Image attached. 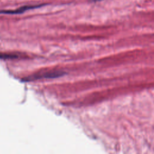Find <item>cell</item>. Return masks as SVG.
Wrapping results in <instances>:
<instances>
[{"label": "cell", "instance_id": "cell-1", "mask_svg": "<svg viewBox=\"0 0 154 154\" xmlns=\"http://www.w3.org/2000/svg\"><path fill=\"white\" fill-rule=\"evenodd\" d=\"M64 75V73L61 71H56V72H44L42 74H35L32 76H28L26 81H33L35 79H42V78H57L59 76H61Z\"/></svg>", "mask_w": 154, "mask_h": 154}, {"label": "cell", "instance_id": "cell-2", "mask_svg": "<svg viewBox=\"0 0 154 154\" xmlns=\"http://www.w3.org/2000/svg\"><path fill=\"white\" fill-rule=\"evenodd\" d=\"M43 5H45V4L35 5H25V6L21 7L19 8H17L14 10H0V13L1 14H20L25 12L26 10L40 7Z\"/></svg>", "mask_w": 154, "mask_h": 154}, {"label": "cell", "instance_id": "cell-3", "mask_svg": "<svg viewBox=\"0 0 154 154\" xmlns=\"http://www.w3.org/2000/svg\"><path fill=\"white\" fill-rule=\"evenodd\" d=\"M94 1H102V0H94Z\"/></svg>", "mask_w": 154, "mask_h": 154}]
</instances>
